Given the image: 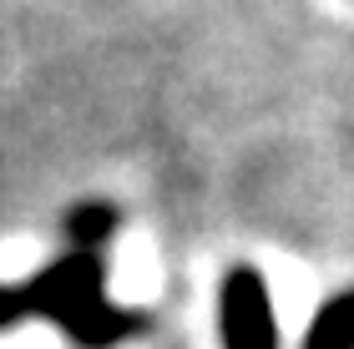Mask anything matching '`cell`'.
<instances>
[{
	"mask_svg": "<svg viewBox=\"0 0 354 349\" xmlns=\"http://www.w3.org/2000/svg\"><path fill=\"white\" fill-rule=\"evenodd\" d=\"M102 283H106L102 248H71L66 258L46 263L36 279H26V289H30L36 314H41V319H51L56 329H66L71 344H82V349H111V344H122L127 334L147 329V314L117 309L102 294Z\"/></svg>",
	"mask_w": 354,
	"mask_h": 349,
	"instance_id": "1",
	"label": "cell"
},
{
	"mask_svg": "<svg viewBox=\"0 0 354 349\" xmlns=\"http://www.w3.org/2000/svg\"><path fill=\"white\" fill-rule=\"evenodd\" d=\"M223 344L228 349H279L273 304L259 268H233L223 283Z\"/></svg>",
	"mask_w": 354,
	"mask_h": 349,
	"instance_id": "2",
	"label": "cell"
},
{
	"mask_svg": "<svg viewBox=\"0 0 354 349\" xmlns=\"http://www.w3.org/2000/svg\"><path fill=\"white\" fill-rule=\"evenodd\" d=\"M304 349H354V289L329 299L314 314L309 334H304Z\"/></svg>",
	"mask_w": 354,
	"mask_h": 349,
	"instance_id": "3",
	"label": "cell"
},
{
	"mask_svg": "<svg viewBox=\"0 0 354 349\" xmlns=\"http://www.w3.org/2000/svg\"><path fill=\"white\" fill-rule=\"evenodd\" d=\"M111 228H117V208L111 202H76L71 218H66V238L71 248H102Z\"/></svg>",
	"mask_w": 354,
	"mask_h": 349,
	"instance_id": "4",
	"label": "cell"
},
{
	"mask_svg": "<svg viewBox=\"0 0 354 349\" xmlns=\"http://www.w3.org/2000/svg\"><path fill=\"white\" fill-rule=\"evenodd\" d=\"M26 314H36V304H30V289H26V283H15V289H6V283H0V329H10L15 319H26Z\"/></svg>",
	"mask_w": 354,
	"mask_h": 349,
	"instance_id": "5",
	"label": "cell"
}]
</instances>
